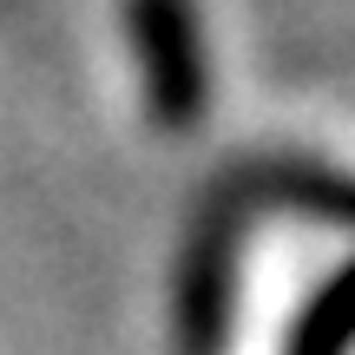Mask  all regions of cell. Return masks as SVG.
<instances>
[{"instance_id":"obj_1","label":"cell","mask_w":355,"mask_h":355,"mask_svg":"<svg viewBox=\"0 0 355 355\" xmlns=\"http://www.w3.org/2000/svg\"><path fill=\"white\" fill-rule=\"evenodd\" d=\"M125 40L152 119L165 132H198L211 112V46L198 0H125Z\"/></svg>"},{"instance_id":"obj_2","label":"cell","mask_w":355,"mask_h":355,"mask_svg":"<svg viewBox=\"0 0 355 355\" xmlns=\"http://www.w3.org/2000/svg\"><path fill=\"white\" fill-rule=\"evenodd\" d=\"M243 217H250V191L230 178L211 191L184 243V270H178V355H217L230 336V303H237V250H243Z\"/></svg>"},{"instance_id":"obj_3","label":"cell","mask_w":355,"mask_h":355,"mask_svg":"<svg viewBox=\"0 0 355 355\" xmlns=\"http://www.w3.org/2000/svg\"><path fill=\"white\" fill-rule=\"evenodd\" d=\"M355 349V257L336 277H322V290L303 303L283 355H349Z\"/></svg>"}]
</instances>
